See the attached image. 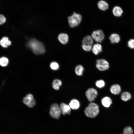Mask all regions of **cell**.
Returning a JSON list of instances; mask_svg holds the SVG:
<instances>
[{"instance_id": "484cf974", "label": "cell", "mask_w": 134, "mask_h": 134, "mask_svg": "<svg viewBox=\"0 0 134 134\" xmlns=\"http://www.w3.org/2000/svg\"><path fill=\"white\" fill-rule=\"evenodd\" d=\"M51 68L54 70H57L59 68V65L56 62H51L50 65Z\"/></svg>"}, {"instance_id": "2e32d148", "label": "cell", "mask_w": 134, "mask_h": 134, "mask_svg": "<svg viewBox=\"0 0 134 134\" xmlns=\"http://www.w3.org/2000/svg\"><path fill=\"white\" fill-rule=\"evenodd\" d=\"M97 5L98 8L100 10L105 11L108 8V4L105 1L100 0L98 2Z\"/></svg>"}, {"instance_id": "d4e9b609", "label": "cell", "mask_w": 134, "mask_h": 134, "mask_svg": "<svg viewBox=\"0 0 134 134\" xmlns=\"http://www.w3.org/2000/svg\"><path fill=\"white\" fill-rule=\"evenodd\" d=\"M133 130L131 127L127 126L124 128L122 134H133Z\"/></svg>"}, {"instance_id": "7c38bea8", "label": "cell", "mask_w": 134, "mask_h": 134, "mask_svg": "<svg viewBox=\"0 0 134 134\" xmlns=\"http://www.w3.org/2000/svg\"><path fill=\"white\" fill-rule=\"evenodd\" d=\"M101 102L102 105L104 107L108 108L110 107L112 104V101L110 97L106 96L102 99Z\"/></svg>"}, {"instance_id": "8992f818", "label": "cell", "mask_w": 134, "mask_h": 134, "mask_svg": "<svg viewBox=\"0 0 134 134\" xmlns=\"http://www.w3.org/2000/svg\"><path fill=\"white\" fill-rule=\"evenodd\" d=\"M96 66L99 70L103 71L108 69L109 64L106 60L104 59H100L97 60Z\"/></svg>"}, {"instance_id": "30bf717a", "label": "cell", "mask_w": 134, "mask_h": 134, "mask_svg": "<svg viewBox=\"0 0 134 134\" xmlns=\"http://www.w3.org/2000/svg\"><path fill=\"white\" fill-rule=\"evenodd\" d=\"M58 39L59 41L62 44H65L67 43L69 40V37L67 34L61 33L59 35Z\"/></svg>"}, {"instance_id": "f546056e", "label": "cell", "mask_w": 134, "mask_h": 134, "mask_svg": "<svg viewBox=\"0 0 134 134\" xmlns=\"http://www.w3.org/2000/svg\"></svg>"}, {"instance_id": "83f0119b", "label": "cell", "mask_w": 134, "mask_h": 134, "mask_svg": "<svg viewBox=\"0 0 134 134\" xmlns=\"http://www.w3.org/2000/svg\"><path fill=\"white\" fill-rule=\"evenodd\" d=\"M128 47L131 49H134V39H131L128 42Z\"/></svg>"}, {"instance_id": "f1b7e54d", "label": "cell", "mask_w": 134, "mask_h": 134, "mask_svg": "<svg viewBox=\"0 0 134 134\" xmlns=\"http://www.w3.org/2000/svg\"><path fill=\"white\" fill-rule=\"evenodd\" d=\"M6 19L5 17L2 14H0V25L3 24L5 22Z\"/></svg>"}, {"instance_id": "7402d4cb", "label": "cell", "mask_w": 134, "mask_h": 134, "mask_svg": "<svg viewBox=\"0 0 134 134\" xmlns=\"http://www.w3.org/2000/svg\"><path fill=\"white\" fill-rule=\"evenodd\" d=\"M62 84L61 81L58 79H55L53 81L52 87L56 90H58Z\"/></svg>"}, {"instance_id": "3957f363", "label": "cell", "mask_w": 134, "mask_h": 134, "mask_svg": "<svg viewBox=\"0 0 134 134\" xmlns=\"http://www.w3.org/2000/svg\"><path fill=\"white\" fill-rule=\"evenodd\" d=\"M68 20L70 27L73 28L78 26L80 24L82 21V17L80 14L74 12L68 17Z\"/></svg>"}, {"instance_id": "e0dca14e", "label": "cell", "mask_w": 134, "mask_h": 134, "mask_svg": "<svg viewBox=\"0 0 134 134\" xmlns=\"http://www.w3.org/2000/svg\"><path fill=\"white\" fill-rule=\"evenodd\" d=\"M109 39L111 43H118L120 40L119 35L116 33H113L110 35Z\"/></svg>"}, {"instance_id": "d6986e66", "label": "cell", "mask_w": 134, "mask_h": 134, "mask_svg": "<svg viewBox=\"0 0 134 134\" xmlns=\"http://www.w3.org/2000/svg\"><path fill=\"white\" fill-rule=\"evenodd\" d=\"M122 9L119 7L116 6L114 7L112 10L113 14L116 17L121 16L123 13Z\"/></svg>"}, {"instance_id": "52a82bcc", "label": "cell", "mask_w": 134, "mask_h": 134, "mask_svg": "<svg viewBox=\"0 0 134 134\" xmlns=\"http://www.w3.org/2000/svg\"><path fill=\"white\" fill-rule=\"evenodd\" d=\"M97 95V91L93 88L88 89L85 93V95L88 101L91 102L94 100Z\"/></svg>"}, {"instance_id": "ffe728a7", "label": "cell", "mask_w": 134, "mask_h": 134, "mask_svg": "<svg viewBox=\"0 0 134 134\" xmlns=\"http://www.w3.org/2000/svg\"><path fill=\"white\" fill-rule=\"evenodd\" d=\"M130 94L127 92H123L121 95V99L123 101H126L129 100L131 98Z\"/></svg>"}, {"instance_id": "5b68a950", "label": "cell", "mask_w": 134, "mask_h": 134, "mask_svg": "<svg viewBox=\"0 0 134 134\" xmlns=\"http://www.w3.org/2000/svg\"><path fill=\"white\" fill-rule=\"evenodd\" d=\"M93 39L98 43H101L104 38L105 35L103 31L101 30L94 31L91 34Z\"/></svg>"}, {"instance_id": "ba28073f", "label": "cell", "mask_w": 134, "mask_h": 134, "mask_svg": "<svg viewBox=\"0 0 134 134\" xmlns=\"http://www.w3.org/2000/svg\"><path fill=\"white\" fill-rule=\"evenodd\" d=\"M23 101L25 104L30 108L33 107L35 104V101L33 96L31 94H27L24 97Z\"/></svg>"}, {"instance_id": "ac0fdd59", "label": "cell", "mask_w": 134, "mask_h": 134, "mask_svg": "<svg viewBox=\"0 0 134 134\" xmlns=\"http://www.w3.org/2000/svg\"><path fill=\"white\" fill-rule=\"evenodd\" d=\"M93 42V39L89 35H87L84 37L82 41V44L92 45Z\"/></svg>"}, {"instance_id": "9a60e30c", "label": "cell", "mask_w": 134, "mask_h": 134, "mask_svg": "<svg viewBox=\"0 0 134 134\" xmlns=\"http://www.w3.org/2000/svg\"><path fill=\"white\" fill-rule=\"evenodd\" d=\"M110 90L112 94L116 95L119 94L121 91L120 86L117 84L112 85L110 88Z\"/></svg>"}, {"instance_id": "cb8c5ba5", "label": "cell", "mask_w": 134, "mask_h": 134, "mask_svg": "<svg viewBox=\"0 0 134 134\" xmlns=\"http://www.w3.org/2000/svg\"><path fill=\"white\" fill-rule=\"evenodd\" d=\"M105 85V82L102 80H100L96 81L95 85L98 88H101L104 87Z\"/></svg>"}, {"instance_id": "5bb4252c", "label": "cell", "mask_w": 134, "mask_h": 134, "mask_svg": "<svg viewBox=\"0 0 134 134\" xmlns=\"http://www.w3.org/2000/svg\"><path fill=\"white\" fill-rule=\"evenodd\" d=\"M69 105L71 109L74 110H76L79 108L80 103L76 99H73L70 101Z\"/></svg>"}, {"instance_id": "603a6c76", "label": "cell", "mask_w": 134, "mask_h": 134, "mask_svg": "<svg viewBox=\"0 0 134 134\" xmlns=\"http://www.w3.org/2000/svg\"><path fill=\"white\" fill-rule=\"evenodd\" d=\"M8 59L5 57H2L0 58V65L2 67L6 66L8 64Z\"/></svg>"}, {"instance_id": "9c48e42d", "label": "cell", "mask_w": 134, "mask_h": 134, "mask_svg": "<svg viewBox=\"0 0 134 134\" xmlns=\"http://www.w3.org/2000/svg\"><path fill=\"white\" fill-rule=\"evenodd\" d=\"M60 106L61 113L63 115L70 114L71 109L69 105L62 103L60 104Z\"/></svg>"}, {"instance_id": "8fae6325", "label": "cell", "mask_w": 134, "mask_h": 134, "mask_svg": "<svg viewBox=\"0 0 134 134\" xmlns=\"http://www.w3.org/2000/svg\"><path fill=\"white\" fill-rule=\"evenodd\" d=\"M92 50L94 54L97 55L102 51V46L99 43H96L92 46Z\"/></svg>"}, {"instance_id": "6da1fadb", "label": "cell", "mask_w": 134, "mask_h": 134, "mask_svg": "<svg viewBox=\"0 0 134 134\" xmlns=\"http://www.w3.org/2000/svg\"><path fill=\"white\" fill-rule=\"evenodd\" d=\"M27 45L36 54H42L45 52V47L43 44L35 39L30 40Z\"/></svg>"}, {"instance_id": "4316f807", "label": "cell", "mask_w": 134, "mask_h": 134, "mask_svg": "<svg viewBox=\"0 0 134 134\" xmlns=\"http://www.w3.org/2000/svg\"><path fill=\"white\" fill-rule=\"evenodd\" d=\"M82 47L84 50L86 51H89L92 50V45L82 44Z\"/></svg>"}, {"instance_id": "4fadbf2b", "label": "cell", "mask_w": 134, "mask_h": 134, "mask_svg": "<svg viewBox=\"0 0 134 134\" xmlns=\"http://www.w3.org/2000/svg\"><path fill=\"white\" fill-rule=\"evenodd\" d=\"M11 42L7 37H3L0 40V44L4 48H7L11 44Z\"/></svg>"}, {"instance_id": "44dd1931", "label": "cell", "mask_w": 134, "mask_h": 134, "mask_svg": "<svg viewBox=\"0 0 134 134\" xmlns=\"http://www.w3.org/2000/svg\"><path fill=\"white\" fill-rule=\"evenodd\" d=\"M84 70V68L83 66L80 65H77L75 69V72L76 74L78 76L82 75Z\"/></svg>"}, {"instance_id": "7a4b0ae2", "label": "cell", "mask_w": 134, "mask_h": 134, "mask_svg": "<svg viewBox=\"0 0 134 134\" xmlns=\"http://www.w3.org/2000/svg\"><path fill=\"white\" fill-rule=\"evenodd\" d=\"M84 112L87 117L91 118L95 117L99 113V106L96 103L91 102L85 108Z\"/></svg>"}, {"instance_id": "277c9868", "label": "cell", "mask_w": 134, "mask_h": 134, "mask_svg": "<svg viewBox=\"0 0 134 134\" xmlns=\"http://www.w3.org/2000/svg\"><path fill=\"white\" fill-rule=\"evenodd\" d=\"M61 113L60 106L57 104L54 103L52 105L50 111V114L52 117L55 119H59Z\"/></svg>"}]
</instances>
